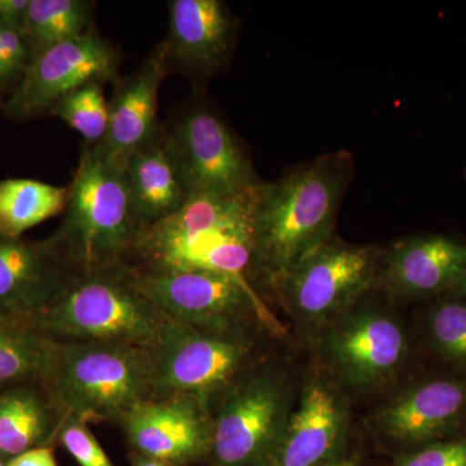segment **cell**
<instances>
[{"label": "cell", "instance_id": "1", "mask_svg": "<svg viewBox=\"0 0 466 466\" xmlns=\"http://www.w3.org/2000/svg\"><path fill=\"white\" fill-rule=\"evenodd\" d=\"M354 177V158L334 150L257 187L253 208V280L278 287L300 260L334 236Z\"/></svg>", "mask_w": 466, "mask_h": 466}, {"label": "cell", "instance_id": "2", "mask_svg": "<svg viewBox=\"0 0 466 466\" xmlns=\"http://www.w3.org/2000/svg\"><path fill=\"white\" fill-rule=\"evenodd\" d=\"M257 187L188 196L173 216L144 227L128 266L147 272H218L249 281Z\"/></svg>", "mask_w": 466, "mask_h": 466}, {"label": "cell", "instance_id": "3", "mask_svg": "<svg viewBox=\"0 0 466 466\" xmlns=\"http://www.w3.org/2000/svg\"><path fill=\"white\" fill-rule=\"evenodd\" d=\"M69 191L63 222L48 238L58 254L78 274L130 265L144 225L125 167L86 144Z\"/></svg>", "mask_w": 466, "mask_h": 466}, {"label": "cell", "instance_id": "4", "mask_svg": "<svg viewBox=\"0 0 466 466\" xmlns=\"http://www.w3.org/2000/svg\"><path fill=\"white\" fill-rule=\"evenodd\" d=\"M27 323L57 342H119L148 348L167 318L139 289L130 266L79 274Z\"/></svg>", "mask_w": 466, "mask_h": 466}, {"label": "cell", "instance_id": "5", "mask_svg": "<svg viewBox=\"0 0 466 466\" xmlns=\"http://www.w3.org/2000/svg\"><path fill=\"white\" fill-rule=\"evenodd\" d=\"M46 390L64 416L121 424L135 407L153 400L146 348L119 342H60Z\"/></svg>", "mask_w": 466, "mask_h": 466}, {"label": "cell", "instance_id": "6", "mask_svg": "<svg viewBox=\"0 0 466 466\" xmlns=\"http://www.w3.org/2000/svg\"><path fill=\"white\" fill-rule=\"evenodd\" d=\"M146 350L153 400L191 398L213 413L226 392L250 370L254 342L250 333L210 332L167 319Z\"/></svg>", "mask_w": 466, "mask_h": 466}, {"label": "cell", "instance_id": "7", "mask_svg": "<svg viewBox=\"0 0 466 466\" xmlns=\"http://www.w3.org/2000/svg\"><path fill=\"white\" fill-rule=\"evenodd\" d=\"M381 259L382 251L372 245L333 236L300 260L275 290L300 324L325 329L379 287Z\"/></svg>", "mask_w": 466, "mask_h": 466}, {"label": "cell", "instance_id": "8", "mask_svg": "<svg viewBox=\"0 0 466 466\" xmlns=\"http://www.w3.org/2000/svg\"><path fill=\"white\" fill-rule=\"evenodd\" d=\"M280 373L250 368L213 412V466H271L290 415Z\"/></svg>", "mask_w": 466, "mask_h": 466}, {"label": "cell", "instance_id": "9", "mask_svg": "<svg viewBox=\"0 0 466 466\" xmlns=\"http://www.w3.org/2000/svg\"><path fill=\"white\" fill-rule=\"evenodd\" d=\"M131 271L147 299L175 323L219 333H250L254 324L278 329L248 280L210 271Z\"/></svg>", "mask_w": 466, "mask_h": 466}, {"label": "cell", "instance_id": "10", "mask_svg": "<svg viewBox=\"0 0 466 466\" xmlns=\"http://www.w3.org/2000/svg\"><path fill=\"white\" fill-rule=\"evenodd\" d=\"M164 137L187 198L249 191L260 183L238 135L207 104L183 110Z\"/></svg>", "mask_w": 466, "mask_h": 466}, {"label": "cell", "instance_id": "11", "mask_svg": "<svg viewBox=\"0 0 466 466\" xmlns=\"http://www.w3.org/2000/svg\"><path fill=\"white\" fill-rule=\"evenodd\" d=\"M118 55L106 39L91 30L78 38L36 52L25 75L3 106L12 121L48 115L69 92L88 82H115Z\"/></svg>", "mask_w": 466, "mask_h": 466}, {"label": "cell", "instance_id": "12", "mask_svg": "<svg viewBox=\"0 0 466 466\" xmlns=\"http://www.w3.org/2000/svg\"><path fill=\"white\" fill-rule=\"evenodd\" d=\"M324 345L337 373L359 390L390 381L410 355L404 325L373 308H354L328 325Z\"/></svg>", "mask_w": 466, "mask_h": 466}, {"label": "cell", "instance_id": "13", "mask_svg": "<svg viewBox=\"0 0 466 466\" xmlns=\"http://www.w3.org/2000/svg\"><path fill=\"white\" fill-rule=\"evenodd\" d=\"M466 283V242L441 233H419L382 251L379 287L391 299L434 300L460 293Z\"/></svg>", "mask_w": 466, "mask_h": 466}, {"label": "cell", "instance_id": "14", "mask_svg": "<svg viewBox=\"0 0 466 466\" xmlns=\"http://www.w3.org/2000/svg\"><path fill=\"white\" fill-rule=\"evenodd\" d=\"M121 426L137 455L174 466H191L210 455L213 413L191 398L144 401Z\"/></svg>", "mask_w": 466, "mask_h": 466}, {"label": "cell", "instance_id": "15", "mask_svg": "<svg viewBox=\"0 0 466 466\" xmlns=\"http://www.w3.org/2000/svg\"><path fill=\"white\" fill-rule=\"evenodd\" d=\"M376 425L412 449L464 433L466 377H429L407 386L380 408Z\"/></svg>", "mask_w": 466, "mask_h": 466}, {"label": "cell", "instance_id": "16", "mask_svg": "<svg viewBox=\"0 0 466 466\" xmlns=\"http://www.w3.org/2000/svg\"><path fill=\"white\" fill-rule=\"evenodd\" d=\"M238 18L222 0L168 2V69L207 81L228 64L238 36Z\"/></svg>", "mask_w": 466, "mask_h": 466}, {"label": "cell", "instance_id": "17", "mask_svg": "<svg viewBox=\"0 0 466 466\" xmlns=\"http://www.w3.org/2000/svg\"><path fill=\"white\" fill-rule=\"evenodd\" d=\"M168 73L167 46L161 41L134 73L116 79L108 130L100 143L90 146L97 156L124 167L135 152L162 133L158 91Z\"/></svg>", "mask_w": 466, "mask_h": 466}, {"label": "cell", "instance_id": "18", "mask_svg": "<svg viewBox=\"0 0 466 466\" xmlns=\"http://www.w3.org/2000/svg\"><path fill=\"white\" fill-rule=\"evenodd\" d=\"M78 275L48 238L0 235V314L29 320L56 302Z\"/></svg>", "mask_w": 466, "mask_h": 466}, {"label": "cell", "instance_id": "19", "mask_svg": "<svg viewBox=\"0 0 466 466\" xmlns=\"http://www.w3.org/2000/svg\"><path fill=\"white\" fill-rule=\"evenodd\" d=\"M349 424V404L341 389L327 377H314L290 412L271 466H319L339 459Z\"/></svg>", "mask_w": 466, "mask_h": 466}, {"label": "cell", "instance_id": "20", "mask_svg": "<svg viewBox=\"0 0 466 466\" xmlns=\"http://www.w3.org/2000/svg\"><path fill=\"white\" fill-rule=\"evenodd\" d=\"M64 415L42 386L0 389V458L8 460L56 441Z\"/></svg>", "mask_w": 466, "mask_h": 466}, {"label": "cell", "instance_id": "21", "mask_svg": "<svg viewBox=\"0 0 466 466\" xmlns=\"http://www.w3.org/2000/svg\"><path fill=\"white\" fill-rule=\"evenodd\" d=\"M162 133L126 161L125 174L135 210L144 227L173 216L187 200L186 192Z\"/></svg>", "mask_w": 466, "mask_h": 466}, {"label": "cell", "instance_id": "22", "mask_svg": "<svg viewBox=\"0 0 466 466\" xmlns=\"http://www.w3.org/2000/svg\"><path fill=\"white\" fill-rule=\"evenodd\" d=\"M60 342L38 332L26 320L0 314V388L38 385L46 388Z\"/></svg>", "mask_w": 466, "mask_h": 466}, {"label": "cell", "instance_id": "23", "mask_svg": "<svg viewBox=\"0 0 466 466\" xmlns=\"http://www.w3.org/2000/svg\"><path fill=\"white\" fill-rule=\"evenodd\" d=\"M69 187L27 177L0 180V235L18 238L33 227L64 213Z\"/></svg>", "mask_w": 466, "mask_h": 466}, {"label": "cell", "instance_id": "24", "mask_svg": "<svg viewBox=\"0 0 466 466\" xmlns=\"http://www.w3.org/2000/svg\"><path fill=\"white\" fill-rule=\"evenodd\" d=\"M94 8L88 0H30L23 30L34 55L94 30Z\"/></svg>", "mask_w": 466, "mask_h": 466}, {"label": "cell", "instance_id": "25", "mask_svg": "<svg viewBox=\"0 0 466 466\" xmlns=\"http://www.w3.org/2000/svg\"><path fill=\"white\" fill-rule=\"evenodd\" d=\"M425 328L437 355L466 377V297L456 293L431 300Z\"/></svg>", "mask_w": 466, "mask_h": 466}, {"label": "cell", "instance_id": "26", "mask_svg": "<svg viewBox=\"0 0 466 466\" xmlns=\"http://www.w3.org/2000/svg\"><path fill=\"white\" fill-rule=\"evenodd\" d=\"M106 84L96 79L81 86L58 100L50 112L84 137L87 146L100 143L108 130L109 103L104 95Z\"/></svg>", "mask_w": 466, "mask_h": 466}, {"label": "cell", "instance_id": "27", "mask_svg": "<svg viewBox=\"0 0 466 466\" xmlns=\"http://www.w3.org/2000/svg\"><path fill=\"white\" fill-rule=\"evenodd\" d=\"M56 441L79 466H115L88 428L87 422L75 416H64Z\"/></svg>", "mask_w": 466, "mask_h": 466}, {"label": "cell", "instance_id": "28", "mask_svg": "<svg viewBox=\"0 0 466 466\" xmlns=\"http://www.w3.org/2000/svg\"><path fill=\"white\" fill-rule=\"evenodd\" d=\"M395 466H466V431L412 449Z\"/></svg>", "mask_w": 466, "mask_h": 466}, {"label": "cell", "instance_id": "29", "mask_svg": "<svg viewBox=\"0 0 466 466\" xmlns=\"http://www.w3.org/2000/svg\"><path fill=\"white\" fill-rule=\"evenodd\" d=\"M0 46L9 79L15 87L25 75L27 66L32 63L34 52L27 41L23 26L0 24Z\"/></svg>", "mask_w": 466, "mask_h": 466}, {"label": "cell", "instance_id": "30", "mask_svg": "<svg viewBox=\"0 0 466 466\" xmlns=\"http://www.w3.org/2000/svg\"><path fill=\"white\" fill-rule=\"evenodd\" d=\"M5 466H57V462L55 459L54 447L47 444L8 459Z\"/></svg>", "mask_w": 466, "mask_h": 466}, {"label": "cell", "instance_id": "31", "mask_svg": "<svg viewBox=\"0 0 466 466\" xmlns=\"http://www.w3.org/2000/svg\"><path fill=\"white\" fill-rule=\"evenodd\" d=\"M30 0H0V24L23 26Z\"/></svg>", "mask_w": 466, "mask_h": 466}, {"label": "cell", "instance_id": "32", "mask_svg": "<svg viewBox=\"0 0 466 466\" xmlns=\"http://www.w3.org/2000/svg\"><path fill=\"white\" fill-rule=\"evenodd\" d=\"M12 91H14V85H12L11 79H9L5 58H3L2 46H0V97L5 96L7 92L11 95Z\"/></svg>", "mask_w": 466, "mask_h": 466}, {"label": "cell", "instance_id": "33", "mask_svg": "<svg viewBox=\"0 0 466 466\" xmlns=\"http://www.w3.org/2000/svg\"><path fill=\"white\" fill-rule=\"evenodd\" d=\"M131 466H174L167 464L165 461H159V460L147 458V456L137 455L133 453L131 458Z\"/></svg>", "mask_w": 466, "mask_h": 466}, {"label": "cell", "instance_id": "34", "mask_svg": "<svg viewBox=\"0 0 466 466\" xmlns=\"http://www.w3.org/2000/svg\"><path fill=\"white\" fill-rule=\"evenodd\" d=\"M319 466H359V464L355 459H337Z\"/></svg>", "mask_w": 466, "mask_h": 466}, {"label": "cell", "instance_id": "35", "mask_svg": "<svg viewBox=\"0 0 466 466\" xmlns=\"http://www.w3.org/2000/svg\"><path fill=\"white\" fill-rule=\"evenodd\" d=\"M459 294H462V296L466 297V283L464 284V287H462V289L460 290Z\"/></svg>", "mask_w": 466, "mask_h": 466}, {"label": "cell", "instance_id": "36", "mask_svg": "<svg viewBox=\"0 0 466 466\" xmlns=\"http://www.w3.org/2000/svg\"><path fill=\"white\" fill-rule=\"evenodd\" d=\"M5 462H7V460L0 458V466H5Z\"/></svg>", "mask_w": 466, "mask_h": 466}, {"label": "cell", "instance_id": "37", "mask_svg": "<svg viewBox=\"0 0 466 466\" xmlns=\"http://www.w3.org/2000/svg\"><path fill=\"white\" fill-rule=\"evenodd\" d=\"M0 389H2V388H0Z\"/></svg>", "mask_w": 466, "mask_h": 466}, {"label": "cell", "instance_id": "38", "mask_svg": "<svg viewBox=\"0 0 466 466\" xmlns=\"http://www.w3.org/2000/svg\"><path fill=\"white\" fill-rule=\"evenodd\" d=\"M466 174V173H465Z\"/></svg>", "mask_w": 466, "mask_h": 466}]
</instances>
